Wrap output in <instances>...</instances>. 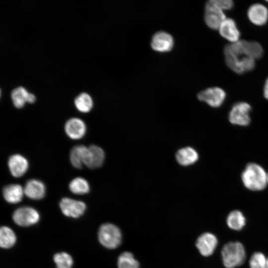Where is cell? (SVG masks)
I'll use <instances>...</instances> for the list:
<instances>
[{
	"instance_id": "obj_34",
	"label": "cell",
	"mask_w": 268,
	"mask_h": 268,
	"mask_svg": "<svg viewBox=\"0 0 268 268\" xmlns=\"http://www.w3.org/2000/svg\"><path fill=\"white\" fill-rule=\"evenodd\" d=\"M267 2H268V0H267Z\"/></svg>"
},
{
	"instance_id": "obj_23",
	"label": "cell",
	"mask_w": 268,
	"mask_h": 268,
	"mask_svg": "<svg viewBox=\"0 0 268 268\" xmlns=\"http://www.w3.org/2000/svg\"><path fill=\"white\" fill-rule=\"evenodd\" d=\"M69 188L72 193L76 195H83L90 190L88 182L81 177L73 179L69 184Z\"/></svg>"
},
{
	"instance_id": "obj_2",
	"label": "cell",
	"mask_w": 268,
	"mask_h": 268,
	"mask_svg": "<svg viewBox=\"0 0 268 268\" xmlns=\"http://www.w3.org/2000/svg\"><path fill=\"white\" fill-rule=\"evenodd\" d=\"M267 175L261 165L255 163H250L243 170L241 179L244 186L248 189L254 191L264 190L267 184Z\"/></svg>"
},
{
	"instance_id": "obj_1",
	"label": "cell",
	"mask_w": 268,
	"mask_h": 268,
	"mask_svg": "<svg viewBox=\"0 0 268 268\" xmlns=\"http://www.w3.org/2000/svg\"><path fill=\"white\" fill-rule=\"evenodd\" d=\"M263 53V49L259 43L245 40L230 43L224 48L226 65L239 74L252 70L255 67V61L260 59Z\"/></svg>"
},
{
	"instance_id": "obj_21",
	"label": "cell",
	"mask_w": 268,
	"mask_h": 268,
	"mask_svg": "<svg viewBox=\"0 0 268 268\" xmlns=\"http://www.w3.org/2000/svg\"><path fill=\"white\" fill-rule=\"evenodd\" d=\"M246 223L245 217L243 213L238 210L230 212L226 218L227 226L233 230L240 231L242 230L245 226Z\"/></svg>"
},
{
	"instance_id": "obj_7",
	"label": "cell",
	"mask_w": 268,
	"mask_h": 268,
	"mask_svg": "<svg viewBox=\"0 0 268 268\" xmlns=\"http://www.w3.org/2000/svg\"><path fill=\"white\" fill-rule=\"evenodd\" d=\"M197 96L200 101L206 103L212 107L217 108L223 103L226 94L220 87H212L201 91Z\"/></svg>"
},
{
	"instance_id": "obj_14",
	"label": "cell",
	"mask_w": 268,
	"mask_h": 268,
	"mask_svg": "<svg viewBox=\"0 0 268 268\" xmlns=\"http://www.w3.org/2000/svg\"><path fill=\"white\" fill-rule=\"evenodd\" d=\"M67 134L71 139H78L85 134L86 127L84 122L78 118H71L66 123L65 127Z\"/></svg>"
},
{
	"instance_id": "obj_11",
	"label": "cell",
	"mask_w": 268,
	"mask_h": 268,
	"mask_svg": "<svg viewBox=\"0 0 268 268\" xmlns=\"http://www.w3.org/2000/svg\"><path fill=\"white\" fill-rule=\"evenodd\" d=\"M218 30L221 36L230 43L240 40V32L235 20L231 18H226L220 24Z\"/></svg>"
},
{
	"instance_id": "obj_29",
	"label": "cell",
	"mask_w": 268,
	"mask_h": 268,
	"mask_svg": "<svg viewBox=\"0 0 268 268\" xmlns=\"http://www.w3.org/2000/svg\"><path fill=\"white\" fill-rule=\"evenodd\" d=\"M218 6L223 10H230L234 6V2L231 0H214Z\"/></svg>"
},
{
	"instance_id": "obj_20",
	"label": "cell",
	"mask_w": 268,
	"mask_h": 268,
	"mask_svg": "<svg viewBox=\"0 0 268 268\" xmlns=\"http://www.w3.org/2000/svg\"><path fill=\"white\" fill-rule=\"evenodd\" d=\"M88 147L83 145H78L73 147L70 151V160L72 165L79 169L85 161Z\"/></svg>"
},
{
	"instance_id": "obj_15",
	"label": "cell",
	"mask_w": 268,
	"mask_h": 268,
	"mask_svg": "<svg viewBox=\"0 0 268 268\" xmlns=\"http://www.w3.org/2000/svg\"><path fill=\"white\" fill-rule=\"evenodd\" d=\"M104 150L100 147L92 145L88 147L84 164L91 169L100 167L104 160Z\"/></svg>"
},
{
	"instance_id": "obj_26",
	"label": "cell",
	"mask_w": 268,
	"mask_h": 268,
	"mask_svg": "<svg viewBox=\"0 0 268 268\" xmlns=\"http://www.w3.org/2000/svg\"><path fill=\"white\" fill-rule=\"evenodd\" d=\"M118 266L119 268H139V263L132 253L126 252L119 257Z\"/></svg>"
},
{
	"instance_id": "obj_13",
	"label": "cell",
	"mask_w": 268,
	"mask_h": 268,
	"mask_svg": "<svg viewBox=\"0 0 268 268\" xmlns=\"http://www.w3.org/2000/svg\"><path fill=\"white\" fill-rule=\"evenodd\" d=\"M173 43V39L170 34L164 31H159L152 37L151 46L153 50L163 52L171 50Z\"/></svg>"
},
{
	"instance_id": "obj_4",
	"label": "cell",
	"mask_w": 268,
	"mask_h": 268,
	"mask_svg": "<svg viewBox=\"0 0 268 268\" xmlns=\"http://www.w3.org/2000/svg\"><path fill=\"white\" fill-rule=\"evenodd\" d=\"M98 239L103 246L108 249H115L121 243L122 235L120 229L116 226L105 223L99 228Z\"/></svg>"
},
{
	"instance_id": "obj_9",
	"label": "cell",
	"mask_w": 268,
	"mask_h": 268,
	"mask_svg": "<svg viewBox=\"0 0 268 268\" xmlns=\"http://www.w3.org/2000/svg\"><path fill=\"white\" fill-rule=\"evenodd\" d=\"M60 205L65 215L73 218L78 217L83 214L86 209V205L83 202L68 198H63Z\"/></svg>"
},
{
	"instance_id": "obj_30",
	"label": "cell",
	"mask_w": 268,
	"mask_h": 268,
	"mask_svg": "<svg viewBox=\"0 0 268 268\" xmlns=\"http://www.w3.org/2000/svg\"><path fill=\"white\" fill-rule=\"evenodd\" d=\"M263 94L264 97L267 100H268V77L266 79L264 84L263 89Z\"/></svg>"
},
{
	"instance_id": "obj_28",
	"label": "cell",
	"mask_w": 268,
	"mask_h": 268,
	"mask_svg": "<svg viewBox=\"0 0 268 268\" xmlns=\"http://www.w3.org/2000/svg\"><path fill=\"white\" fill-rule=\"evenodd\" d=\"M267 261L264 254L260 252L253 254L249 261L250 268H266Z\"/></svg>"
},
{
	"instance_id": "obj_33",
	"label": "cell",
	"mask_w": 268,
	"mask_h": 268,
	"mask_svg": "<svg viewBox=\"0 0 268 268\" xmlns=\"http://www.w3.org/2000/svg\"><path fill=\"white\" fill-rule=\"evenodd\" d=\"M267 184L268 185V175H267Z\"/></svg>"
},
{
	"instance_id": "obj_31",
	"label": "cell",
	"mask_w": 268,
	"mask_h": 268,
	"mask_svg": "<svg viewBox=\"0 0 268 268\" xmlns=\"http://www.w3.org/2000/svg\"><path fill=\"white\" fill-rule=\"evenodd\" d=\"M35 96L34 94L29 93L27 97V102L33 103L35 101Z\"/></svg>"
},
{
	"instance_id": "obj_24",
	"label": "cell",
	"mask_w": 268,
	"mask_h": 268,
	"mask_svg": "<svg viewBox=\"0 0 268 268\" xmlns=\"http://www.w3.org/2000/svg\"><path fill=\"white\" fill-rule=\"evenodd\" d=\"M74 104L76 108L79 111L87 113L90 111L93 106L91 97L86 93H82L75 99Z\"/></svg>"
},
{
	"instance_id": "obj_8",
	"label": "cell",
	"mask_w": 268,
	"mask_h": 268,
	"mask_svg": "<svg viewBox=\"0 0 268 268\" xmlns=\"http://www.w3.org/2000/svg\"><path fill=\"white\" fill-rule=\"evenodd\" d=\"M13 219L17 225L28 226L34 224L39 220L38 211L30 207H22L16 209L13 214Z\"/></svg>"
},
{
	"instance_id": "obj_6",
	"label": "cell",
	"mask_w": 268,
	"mask_h": 268,
	"mask_svg": "<svg viewBox=\"0 0 268 268\" xmlns=\"http://www.w3.org/2000/svg\"><path fill=\"white\" fill-rule=\"evenodd\" d=\"M251 107L245 102L236 103L232 107L229 114L230 122L235 125L246 126L251 121L250 112Z\"/></svg>"
},
{
	"instance_id": "obj_25",
	"label": "cell",
	"mask_w": 268,
	"mask_h": 268,
	"mask_svg": "<svg viewBox=\"0 0 268 268\" xmlns=\"http://www.w3.org/2000/svg\"><path fill=\"white\" fill-rule=\"evenodd\" d=\"M28 92L23 87H18L11 92V98L14 106L22 108L25 102H27Z\"/></svg>"
},
{
	"instance_id": "obj_5",
	"label": "cell",
	"mask_w": 268,
	"mask_h": 268,
	"mask_svg": "<svg viewBox=\"0 0 268 268\" xmlns=\"http://www.w3.org/2000/svg\"><path fill=\"white\" fill-rule=\"evenodd\" d=\"M226 18L223 10L218 6L214 0L206 2L205 5L204 21L210 28L218 30Z\"/></svg>"
},
{
	"instance_id": "obj_27",
	"label": "cell",
	"mask_w": 268,
	"mask_h": 268,
	"mask_svg": "<svg viewBox=\"0 0 268 268\" xmlns=\"http://www.w3.org/2000/svg\"><path fill=\"white\" fill-rule=\"evenodd\" d=\"M57 268H71L73 264L71 257L67 253L62 252L54 256Z\"/></svg>"
},
{
	"instance_id": "obj_16",
	"label": "cell",
	"mask_w": 268,
	"mask_h": 268,
	"mask_svg": "<svg viewBox=\"0 0 268 268\" xmlns=\"http://www.w3.org/2000/svg\"><path fill=\"white\" fill-rule=\"evenodd\" d=\"M8 165L11 175L15 177H21L28 168V161L20 154L11 156L8 159Z\"/></svg>"
},
{
	"instance_id": "obj_10",
	"label": "cell",
	"mask_w": 268,
	"mask_h": 268,
	"mask_svg": "<svg viewBox=\"0 0 268 268\" xmlns=\"http://www.w3.org/2000/svg\"><path fill=\"white\" fill-rule=\"evenodd\" d=\"M218 244L216 237L211 233L206 232L201 235L196 241V247L200 253L204 257L211 255Z\"/></svg>"
},
{
	"instance_id": "obj_3",
	"label": "cell",
	"mask_w": 268,
	"mask_h": 268,
	"mask_svg": "<svg viewBox=\"0 0 268 268\" xmlns=\"http://www.w3.org/2000/svg\"><path fill=\"white\" fill-rule=\"evenodd\" d=\"M221 255L223 264L226 268H235L241 266L246 257L245 249L239 242H229L225 244Z\"/></svg>"
},
{
	"instance_id": "obj_19",
	"label": "cell",
	"mask_w": 268,
	"mask_h": 268,
	"mask_svg": "<svg viewBox=\"0 0 268 268\" xmlns=\"http://www.w3.org/2000/svg\"><path fill=\"white\" fill-rule=\"evenodd\" d=\"M24 194V189L18 184H10L3 189V196L6 201L11 203L20 202Z\"/></svg>"
},
{
	"instance_id": "obj_18",
	"label": "cell",
	"mask_w": 268,
	"mask_h": 268,
	"mask_svg": "<svg viewBox=\"0 0 268 268\" xmlns=\"http://www.w3.org/2000/svg\"><path fill=\"white\" fill-rule=\"evenodd\" d=\"M176 158L180 165L188 166L195 163L199 159L197 151L191 147L179 149L176 154Z\"/></svg>"
},
{
	"instance_id": "obj_22",
	"label": "cell",
	"mask_w": 268,
	"mask_h": 268,
	"mask_svg": "<svg viewBox=\"0 0 268 268\" xmlns=\"http://www.w3.org/2000/svg\"><path fill=\"white\" fill-rule=\"evenodd\" d=\"M16 242V236L10 228L2 226L0 230V246L7 249L11 247Z\"/></svg>"
},
{
	"instance_id": "obj_17",
	"label": "cell",
	"mask_w": 268,
	"mask_h": 268,
	"mask_svg": "<svg viewBox=\"0 0 268 268\" xmlns=\"http://www.w3.org/2000/svg\"><path fill=\"white\" fill-rule=\"evenodd\" d=\"M25 195L33 200L42 199L45 194V186L43 182L36 179L29 180L24 188Z\"/></svg>"
},
{
	"instance_id": "obj_32",
	"label": "cell",
	"mask_w": 268,
	"mask_h": 268,
	"mask_svg": "<svg viewBox=\"0 0 268 268\" xmlns=\"http://www.w3.org/2000/svg\"><path fill=\"white\" fill-rule=\"evenodd\" d=\"M266 268H268V259H267V267Z\"/></svg>"
},
{
	"instance_id": "obj_12",
	"label": "cell",
	"mask_w": 268,
	"mask_h": 268,
	"mask_svg": "<svg viewBox=\"0 0 268 268\" xmlns=\"http://www.w3.org/2000/svg\"><path fill=\"white\" fill-rule=\"evenodd\" d=\"M247 16L253 24L263 26L266 24L268 20V9L261 3L253 4L248 9Z\"/></svg>"
}]
</instances>
